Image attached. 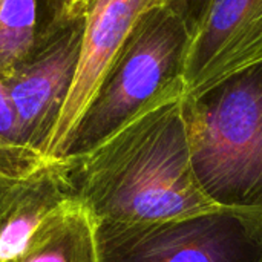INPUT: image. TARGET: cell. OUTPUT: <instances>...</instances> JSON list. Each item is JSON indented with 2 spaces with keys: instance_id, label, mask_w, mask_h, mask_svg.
I'll return each mask as SVG.
<instances>
[{
  "instance_id": "obj_10",
  "label": "cell",
  "mask_w": 262,
  "mask_h": 262,
  "mask_svg": "<svg viewBox=\"0 0 262 262\" xmlns=\"http://www.w3.org/2000/svg\"><path fill=\"white\" fill-rule=\"evenodd\" d=\"M46 0H0V75L25 61L35 49Z\"/></svg>"
},
{
  "instance_id": "obj_5",
  "label": "cell",
  "mask_w": 262,
  "mask_h": 262,
  "mask_svg": "<svg viewBox=\"0 0 262 262\" xmlns=\"http://www.w3.org/2000/svg\"><path fill=\"white\" fill-rule=\"evenodd\" d=\"M83 31L84 20L40 38L25 61L0 75L17 111L25 143L38 154L46 155L49 138L71 91Z\"/></svg>"
},
{
  "instance_id": "obj_6",
  "label": "cell",
  "mask_w": 262,
  "mask_h": 262,
  "mask_svg": "<svg viewBox=\"0 0 262 262\" xmlns=\"http://www.w3.org/2000/svg\"><path fill=\"white\" fill-rule=\"evenodd\" d=\"M169 0H94L86 18L77 71L46 155L60 160L106 74L127 41L140 17Z\"/></svg>"
},
{
  "instance_id": "obj_4",
  "label": "cell",
  "mask_w": 262,
  "mask_h": 262,
  "mask_svg": "<svg viewBox=\"0 0 262 262\" xmlns=\"http://www.w3.org/2000/svg\"><path fill=\"white\" fill-rule=\"evenodd\" d=\"M100 262H262V207L138 224L98 223Z\"/></svg>"
},
{
  "instance_id": "obj_3",
  "label": "cell",
  "mask_w": 262,
  "mask_h": 262,
  "mask_svg": "<svg viewBox=\"0 0 262 262\" xmlns=\"http://www.w3.org/2000/svg\"><path fill=\"white\" fill-rule=\"evenodd\" d=\"M192 28L172 6L146 11L106 74L63 158H81L149 111L186 95Z\"/></svg>"
},
{
  "instance_id": "obj_8",
  "label": "cell",
  "mask_w": 262,
  "mask_h": 262,
  "mask_svg": "<svg viewBox=\"0 0 262 262\" xmlns=\"http://www.w3.org/2000/svg\"><path fill=\"white\" fill-rule=\"evenodd\" d=\"M77 198L69 158L20 177L0 175V262H14L35 230L63 204Z\"/></svg>"
},
{
  "instance_id": "obj_12",
  "label": "cell",
  "mask_w": 262,
  "mask_h": 262,
  "mask_svg": "<svg viewBox=\"0 0 262 262\" xmlns=\"http://www.w3.org/2000/svg\"><path fill=\"white\" fill-rule=\"evenodd\" d=\"M52 160L54 158H49L37 152L20 150V149L11 147L0 140V175L2 177L20 178L51 163Z\"/></svg>"
},
{
  "instance_id": "obj_7",
  "label": "cell",
  "mask_w": 262,
  "mask_h": 262,
  "mask_svg": "<svg viewBox=\"0 0 262 262\" xmlns=\"http://www.w3.org/2000/svg\"><path fill=\"white\" fill-rule=\"evenodd\" d=\"M262 63V0H210L193 29L186 95Z\"/></svg>"
},
{
  "instance_id": "obj_2",
  "label": "cell",
  "mask_w": 262,
  "mask_h": 262,
  "mask_svg": "<svg viewBox=\"0 0 262 262\" xmlns=\"http://www.w3.org/2000/svg\"><path fill=\"white\" fill-rule=\"evenodd\" d=\"M203 193L227 209L262 207V63L183 97Z\"/></svg>"
},
{
  "instance_id": "obj_14",
  "label": "cell",
  "mask_w": 262,
  "mask_h": 262,
  "mask_svg": "<svg viewBox=\"0 0 262 262\" xmlns=\"http://www.w3.org/2000/svg\"><path fill=\"white\" fill-rule=\"evenodd\" d=\"M210 0H169V6L177 9L190 25L192 31L203 17Z\"/></svg>"
},
{
  "instance_id": "obj_13",
  "label": "cell",
  "mask_w": 262,
  "mask_h": 262,
  "mask_svg": "<svg viewBox=\"0 0 262 262\" xmlns=\"http://www.w3.org/2000/svg\"><path fill=\"white\" fill-rule=\"evenodd\" d=\"M0 140L11 147L35 152V150L29 149L25 143L17 111L14 107V103L11 100L8 89L2 80H0Z\"/></svg>"
},
{
  "instance_id": "obj_9",
  "label": "cell",
  "mask_w": 262,
  "mask_h": 262,
  "mask_svg": "<svg viewBox=\"0 0 262 262\" xmlns=\"http://www.w3.org/2000/svg\"><path fill=\"white\" fill-rule=\"evenodd\" d=\"M14 262H100L98 221L77 196L55 210Z\"/></svg>"
},
{
  "instance_id": "obj_1",
  "label": "cell",
  "mask_w": 262,
  "mask_h": 262,
  "mask_svg": "<svg viewBox=\"0 0 262 262\" xmlns=\"http://www.w3.org/2000/svg\"><path fill=\"white\" fill-rule=\"evenodd\" d=\"M69 160L77 196L98 223L166 221L220 207L195 178L183 98L149 111L92 152Z\"/></svg>"
},
{
  "instance_id": "obj_11",
  "label": "cell",
  "mask_w": 262,
  "mask_h": 262,
  "mask_svg": "<svg viewBox=\"0 0 262 262\" xmlns=\"http://www.w3.org/2000/svg\"><path fill=\"white\" fill-rule=\"evenodd\" d=\"M92 2L94 0H46L45 23L40 38L84 20Z\"/></svg>"
}]
</instances>
